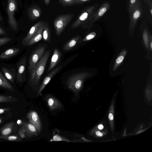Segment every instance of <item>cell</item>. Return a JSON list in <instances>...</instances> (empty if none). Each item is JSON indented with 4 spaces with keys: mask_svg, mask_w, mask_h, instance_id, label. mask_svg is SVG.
<instances>
[{
    "mask_svg": "<svg viewBox=\"0 0 152 152\" xmlns=\"http://www.w3.org/2000/svg\"><path fill=\"white\" fill-rule=\"evenodd\" d=\"M99 7V4H96L85 8L72 24L71 28L74 29L80 26L84 28L90 27L93 24L92 22L93 16Z\"/></svg>",
    "mask_w": 152,
    "mask_h": 152,
    "instance_id": "cell-1",
    "label": "cell"
},
{
    "mask_svg": "<svg viewBox=\"0 0 152 152\" xmlns=\"http://www.w3.org/2000/svg\"><path fill=\"white\" fill-rule=\"evenodd\" d=\"M50 53V50L46 51L30 75L29 81L32 85L34 86L38 85L41 77L45 71Z\"/></svg>",
    "mask_w": 152,
    "mask_h": 152,
    "instance_id": "cell-2",
    "label": "cell"
},
{
    "mask_svg": "<svg viewBox=\"0 0 152 152\" xmlns=\"http://www.w3.org/2000/svg\"><path fill=\"white\" fill-rule=\"evenodd\" d=\"M88 75L86 72L74 73L69 77L66 83L68 88L75 93H78L81 89L83 82Z\"/></svg>",
    "mask_w": 152,
    "mask_h": 152,
    "instance_id": "cell-3",
    "label": "cell"
},
{
    "mask_svg": "<svg viewBox=\"0 0 152 152\" xmlns=\"http://www.w3.org/2000/svg\"><path fill=\"white\" fill-rule=\"evenodd\" d=\"M74 16L72 13H68L60 15L54 20L53 25L56 34L59 36L66 26L70 22Z\"/></svg>",
    "mask_w": 152,
    "mask_h": 152,
    "instance_id": "cell-4",
    "label": "cell"
},
{
    "mask_svg": "<svg viewBox=\"0 0 152 152\" xmlns=\"http://www.w3.org/2000/svg\"><path fill=\"white\" fill-rule=\"evenodd\" d=\"M47 47L45 45L37 48L33 52L29 60L28 71L30 75L32 73L36 65L43 56Z\"/></svg>",
    "mask_w": 152,
    "mask_h": 152,
    "instance_id": "cell-5",
    "label": "cell"
},
{
    "mask_svg": "<svg viewBox=\"0 0 152 152\" xmlns=\"http://www.w3.org/2000/svg\"><path fill=\"white\" fill-rule=\"evenodd\" d=\"M7 13L8 23L10 28L14 31L18 29V24L14 17V14L17 9L16 0H7Z\"/></svg>",
    "mask_w": 152,
    "mask_h": 152,
    "instance_id": "cell-6",
    "label": "cell"
},
{
    "mask_svg": "<svg viewBox=\"0 0 152 152\" xmlns=\"http://www.w3.org/2000/svg\"><path fill=\"white\" fill-rule=\"evenodd\" d=\"M142 13L141 4L140 0H138L134 8L129 14L130 29L134 28L137 22L141 17Z\"/></svg>",
    "mask_w": 152,
    "mask_h": 152,
    "instance_id": "cell-7",
    "label": "cell"
},
{
    "mask_svg": "<svg viewBox=\"0 0 152 152\" xmlns=\"http://www.w3.org/2000/svg\"><path fill=\"white\" fill-rule=\"evenodd\" d=\"M27 59L26 56H25L21 59L17 63L16 78L19 83H23L26 80V67Z\"/></svg>",
    "mask_w": 152,
    "mask_h": 152,
    "instance_id": "cell-8",
    "label": "cell"
},
{
    "mask_svg": "<svg viewBox=\"0 0 152 152\" xmlns=\"http://www.w3.org/2000/svg\"><path fill=\"white\" fill-rule=\"evenodd\" d=\"M45 21L40 20L31 27L27 35L23 39L22 43L24 46H27L30 40L38 31L42 26L45 23Z\"/></svg>",
    "mask_w": 152,
    "mask_h": 152,
    "instance_id": "cell-9",
    "label": "cell"
},
{
    "mask_svg": "<svg viewBox=\"0 0 152 152\" xmlns=\"http://www.w3.org/2000/svg\"><path fill=\"white\" fill-rule=\"evenodd\" d=\"M26 117L29 122L33 124L39 133L41 130L42 126L40 119L37 113L35 111L31 110L27 114Z\"/></svg>",
    "mask_w": 152,
    "mask_h": 152,
    "instance_id": "cell-10",
    "label": "cell"
},
{
    "mask_svg": "<svg viewBox=\"0 0 152 152\" xmlns=\"http://www.w3.org/2000/svg\"><path fill=\"white\" fill-rule=\"evenodd\" d=\"M60 66L52 70L44 78L37 91V95H40L46 85L49 83L52 78L62 68Z\"/></svg>",
    "mask_w": 152,
    "mask_h": 152,
    "instance_id": "cell-11",
    "label": "cell"
},
{
    "mask_svg": "<svg viewBox=\"0 0 152 152\" xmlns=\"http://www.w3.org/2000/svg\"><path fill=\"white\" fill-rule=\"evenodd\" d=\"M110 7V4L107 1H105L99 7L95 13L92 21V23L101 18L108 10Z\"/></svg>",
    "mask_w": 152,
    "mask_h": 152,
    "instance_id": "cell-12",
    "label": "cell"
},
{
    "mask_svg": "<svg viewBox=\"0 0 152 152\" xmlns=\"http://www.w3.org/2000/svg\"><path fill=\"white\" fill-rule=\"evenodd\" d=\"M21 126L23 128L27 138L37 136L39 133L36 127L30 122H24Z\"/></svg>",
    "mask_w": 152,
    "mask_h": 152,
    "instance_id": "cell-13",
    "label": "cell"
},
{
    "mask_svg": "<svg viewBox=\"0 0 152 152\" xmlns=\"http://www.w3.org/2000/svg\"><path fill=\"white\" fill-rule=\"evenodd\" d=\"M47 105L52 111L61 108L62 105L60 102L54 96L48 95L45 98Z\"/></svg>",
    "mask_w": 152,
    "mask_h": 152,
    "instance_id": "cell-14",
    "label": "cell"
},
{
    "mask_svg": "<svg viewBox=\"0 0 152 152\" xmlns=\"http://www.w3.org/2000/svg\"><path fill=\"white\" fill-rule=\"evenodd\" d=\"M28 16L31 20H34L38 19L42 15V11L37 5H34L28 10Z\"/></svg>",
    "mask_w": 152,
    "mask_h": 152,
    "instance_id": "cell-15",
    "label": "cell"
},
{
    "mask_svg": "<svg viewBox=\"0 0 152 152\" xmlns=\"http://www.w3.org/2000/svg\"><path fill=\"white\" fill-rule=\"evenodd\" d=\"M61 56V53L57 48H55L47 72H49L56 65L59 61Z\"/></svg>",
    "mask_w": 152,
    "mask_h": 152,
    "instance_id": "cell-16",
    "label": "cell"
},
{
    "mask_svg": "<svg viewBox=\"0 0 152 152\" xmlns=\"http://www.w3.org/2000/svg\"><path fill=\"white\" fill-rule=\"evenodd\" d=\"M18 48H9L2 53L0 55V59H7L16 55L20 52Z\"/></svg>",
    "mask_w": 152,
    "mask_h": 152,
    "instance_id": "cell-17",
    "label": "cell"
},
{
    "mask_svg": "<svg viewBox=\"0 0 152 152\" xmlns=\"http://www.w3.org/2000/svg\"><path fill=\"white\" fill-rule=\"evenodd\" d=\"M1 70L6 78L11 82L14 83L16 77L15 69L3 67L1 68Z\"/></svg>",
    "mask_w": 152,
    "mask_h": 152,
    "instance_id": "cell-18",
    "label": "cell"
},
{
    "mask_svg": "<svg viewBox=\"0 0 152 152\" xmlns=\"http://www.w3.org/2000/svg\"><path fill=\"white\" fill-rule=\"evenodd\" d=\"M45 23L42 26L38 31L30 40L27 45V46L32 45L38 42L42 39V38L43 31Z\"/></svg>",
    "mask_w": 152,
    "mask_h": 152,
    "instance_id": "cell-19",
    "label": "cell"
},
{
    "mask_svg": "<svg viewBox=\"0 0 152 152\" xmlns=\"http://www.w3.org/2000/svg\"><path fill=\"white\" fill-rule=\"evenodd\" d=\"M80 38L78 35L74 37L65 44L63 49L66 51L71 50L78 43Z\"/></svg>",
    "mask_w": 152,
    "mask_h": 152,
    "instance_id": "cell-20",
    "label": "cell"
},
{
    "mask_svg": "<svg viewBox=\"0 0 152 152\" xmlns=\"http://www.w3.org/2000/svg\"><path fill=\"white\" fill-rule=\"evenodd\" d=\"M14 125V122H11L6 124L1 129V135L7 136L11 134L13 131Z\"/></svg>",
    "mask_w": 152,
    "mask_h": 152,
    "instance_id": "cell-21",
    "label": "cell"
},
{
    "mask_svg": "<svg viewBox=\"0 0 152 152\" xmlns=\"http://www.w3.org/2000/svg\"><path fill=\"white\" fill-rule=\"evenodd\" d=\"M0 87L12 91H15L12 86L6 79L0 71Z\"/></svg>",
    "mask_w": 152,
    "mask_h": 152,
    "instance_id": "cell-22",
    "label": "cell"
},
{
    "mask_svg": "<svg viewBox=\"0 0 152 152\" xmlns=\"http://www.w3.org/2000/svg\"><path fill=\"white\" fill-rule=\"evenodd\" d=\"M42 38L44 40L48 42L51 41L50 31L48 24L45 22L44 25L42 33Z\"/></svg>",
    "mask_w": 152,
    "mask_h": 152,
    "instance_id": "cell-23",
    "label": "cell"
},
{
    "mask_svg": "<svg viewBox=\"0 0 152 152\" xmlns=\"http://www.w3.org/2000/svg\"><path fill=\"white\" fill-rule=\"evenodd\" d=\"M18 99L12 96L0 95V103H13L18 101Z\"/></svg>",
    "mask_w": 152,
    "mask_h": 152,
    "instance_id": "cell-24",
    "label": "cell"
},
{
    "mask_svg": "<svg viewBox=\"0 0 152 152\" xmlns=\"http://www.w3.org/2000/svg\"><path fill=\"white\" fill-rule=\"evenodd\" d=\"M0 138L10 141H20L22 139L17 135H8L3 136L0 135Z\"/></svg>",
    "mask_w": 152,
    "mask_h": 152,
    "instance_id": "cell-25",
    "label": "cell"
},
{
    "mask_svg": "<svg viewBox=\"0 0 152 152\" xmlns=\"http://www.w3.org/2000/svg\"><path fill=\"white\" fill-rule=\"evenodd\" d=\"M64 141L67 142H76L75 141H71L68 139L62 137L58 134L54 135L52 138L50 140V141Z\"/></svg>",
    "mask_w": 152,
    "mask_h": 152,
    "instance_id": "cell-26",
    "label": "cell"
},
{
    "mask_svg": "<svg viewBox=\"0 0 152 152\" xmlns=\"http://www.w3.org/2000/svg\"><path fill=\"white\" fill-rule=\"evenodd\" d=\"M59 3L64 6H70L74 4H79L77 0H58Z\"/></svg>",
    "mask_w": 152,
    "mask_h": 152,
    "instance_id": "cell-27",
    "label": "cell"
},
{
    "mask_svg": "<svg viewBox=\"0 0 152 152\" xmlns=\"http://www.w3.org/2000/svg\"><path fill=\"white\" fill-rule=\"evenodd\" d=\"M138 0H127V6L129 14L134 8Z\"/></svg>",
    "mask_w": 152,
    "mask_h": 152,
    "instance_id": "cell-28",
    "label": "cell"
},
{
    "mask_svg": "<svg viewBox=\"0 0 152 152\" xmlns=\"http://www.w3.org/2000/svg\"><path fill=\"white\" fill-rule=\"evenodd\" d=\"M143 40L145 46L148 47V34L147 29L146 28H145L143 34Z\"/></svg>",
    "mask_w": 152,
    "mask_h": 152,
    "instance_id": "cell-29",
    "label": "cell"
},
{
    "mask_svg": "<svg viewBox=\"0 0 152 152\" xmlns=\"http://www.w3.org/2000/svg\"><path fill=\"white\" fill-rule=\"evenodd\" d=\"M11 40V38L8 37L0 38V47L10 42Z\"/></svg>",
    "mask_w": 152,
    "mask_h": 152,
    "instance_id": "cell-30",
    "label": "cell"
},
{
    "mask_svg": "<svg viewBox=\"0 0 152 152\" xmlns=\"http://www.w3.org/2000/svg\"><path fill=\"white\" fill-rule=\"evenodd\" d=\"M18 134L19 137L22 139L26 138L25 131L22 126L18 131Z\"/></svg>",
    "mask_w": 152,
    "mask_h": 152,
    "instance_id": "cell-31",
    "label": "cell"
},
{
    "mask_svg": "<svg viewBox=\"0 0 152 152\" xmlns=\"http://www.w3.org/2000/svg\"><path fill=\"white\" fill-rule=\"evenodd\" d=\"M124 58V56L123 55H120L118 56L116 60L115 66H118L123 61Z\"/></svg>",
    "mask_w": 152,
    "mask_h": 152,
    "instance_id": "cell-32",
    "label": "cell"
},
{
    "mask_svg": "<svg viewBox=\"0 0 152 152\" xmlns=\"http://www.w3.org/2000/svg\"><path fill=\"white\" fill-rule=\"evenodd\" d=\"M96 35L95 32H93L88 34L85 37L84 40H88L93 38Z\"/></svg>",
    "mask_w": 152,
    "mask_h": 152,
    "instance_id": "cell-33",
    "label": "cell"
},
{
    "mask_svg": "<svg viewBox=\"0 0 152 152\" xmlns=\"http://www.w3.org/2000/svg\"><path fill=\"white\" fill-rule=\"evenodd\" d=\"M11 108H0V114L7 112L11 109Z\"/></svg>",
    "mask_w": 152,
    "mask_h": 152,
    "instance_id": "cell-34",
    "label": "cell"
},
{
    "mask_svg": "<svg viewBox=\"0 0 152 152\" xmlns=\"http://www.w3.org/2000/svg\"><path fill=\"white\" fill-rule=\"evenodd\" d=\"M145 2L147 3L150 8H152V0H144Z\"/></svg>",
    "mask_w": 152,
    "mask_h": 152,
    "instance_id": "cell-35",
    "label": "cell"
},
{
    "mask_svg": "<svg viewBox=\"0 0 152 152\" xmlns=\"http://www.w3.org/2000/svg\"><path fill=\"white\" fill-rule=\"evenodd\" d=\"M6 31L0 27V35H6Z\"/></svg>",
    "mask_w": 152,
    "mask_h": 152,
    "instance_id": "cell-36",
    "label": "cell"
},
{
    "mask_svg": "<svg viewBox=\"0 0 152 152\" xmlns=\"http://www.w3.org/2000/svg\"><path fill=\"white\" fill-rule=\"evenodd\" d=\"M79 4H82L86 2H88L91 0H77Z\"/></svg>",
    "mask_w": 152,
    "mask_h": 152,
    "instance_id": "cell-37",
    "label": "cell"
},
{
    "mask_svg": "<svg viewBox=\"0 0 152 152\" xmlns=\"http://www.w3.org/2000/svg\"><path fill=\"white\" fill-rule=\"evenodd\" d=\"M109 118L110 120H112L113 119V115L112 113H110L109 115Z\"/></svg>",
    "mask_w": 152,
    "mask_h": 152,
    "instance_id": "cell-38",
    "label": "cell"
},
{
    "mask_svg": "<svg viewBox=\"0 0 152 152\" xmlns=\"http://www.w3.org/2000/svg\"><path fill=\"white\" fill-rule=\"evenodd\" d=\"M50 0H44L45 5H48L50 3Z\"/></svg>",
    "mask_w": 152,
    "mask_h": 152,
    "instance_id": "cell-39",
    "label": "cell"
},
{
    "mask_svg": "<svg viewBox=\"0 0 152 152\" xmlns=\"http://www.w3.org/2000/svg\"><path fill=\"white\" fill-rule=\"evenodd\" d=\"M96 135L99 136H102L103 135V134L99 131L96 132Z\"/></svg>",
    "mask_w": 152,
    "mask_h": 152,
    "instance_id": "cell-40",
    "label": "cell"
},
{
    "mask_svg": "<svg viewBox=\"0 0 152 152\" xmlns=\"http://www.w3.org/2000/svg\"><path fill=\"white\" fill-rule=\"evenodd\" d=\"M98 128L99 129H102L103 128V126L102 124H100L98 126Z\"/></svg>",
    "mask_w": 152,
    "mask_h": 152,
    "instance_id": "cell-41",
    "label": "cell"
},
{
    "mask_svg": "<svg viewBox=\"0 0 152 152\" xmlns=\"http://www.w3.org/2000/svg\"><path fill=\"white\" fill-rule=\"evenodd\" d=\"M17 124H22V121L20 120H18V121H17Z\"/></svg>",
    "mask_w": 152,
    "mask_h": 152,
    "instance_id": "cell-42",
    "label": "cell"
},
{
    "mask_svg": "<svg viewBox=\"0 0 152 152\" xmlns=\"http://www.w3.org/2000/svg\"><path fill=\"white\" fill-rule=\"evenodd\" d=\"M149 12L150 14L152 15V8H150L149 9Z\"/></svg>",
    "mask_w": 152,
    "mask_h": 152,
    "instance_id": "cell-43",
    "label": "cell"
},
{
    "mask_svg": "<svg viewBox=\"0 0 152 152\" xmlns=\"http://www.w3.org/2000/svg\"><path fill=\"white\" fill-rule=\"evenodd\" d=\"M2 18L1 15L0 14V21H2Z\"/></svg>",
    "mask_w": 152,
    "mask_h": 152,
    "instance_id": "cell-44",
    "label": "cell"
},
{
    "mask_svg": "<svg viewBox=\"0 0 152 152\" xmlns=\"http://www.w3.org/2000/svg\"><path fill=\"white\" fill-rule=\"evenodd\" d=\"M150 45H151V49H152V42H151Z\"/></svg>",
    "mask_w": 152,
    "mask_h": 152,
    "instance_id": "cell-45",
    "label": "cell"
},
{
    "mask_svg": "<svg viewBox=\"0 0 152 152\" xmlns=\"http://www.w3.org/2000/svg\"><path fill=\"white\" fill-rule=\"evenodd\" d=\"M2 122V120L0 118V124Z\"/></svg>",
    "mask_w": 152,
    "mask_h": 152,
    "instance_id": "cell-46",
    "label": "cell"
},
{
    "mask_svg": "<svg viewBox=\"0 0 152 152\" xmlns=\"http://www.w3.org/2000/svg\"><path fill=\"white\" fill-rule=\"evenodd\" d=\"M1 140H0V142H1Z\"/></svg>",
    "mask_w": 152,
    "mask_h": 152,
    "instance_id": "cell-47",
    "label": "cell"
}]
</instances>
